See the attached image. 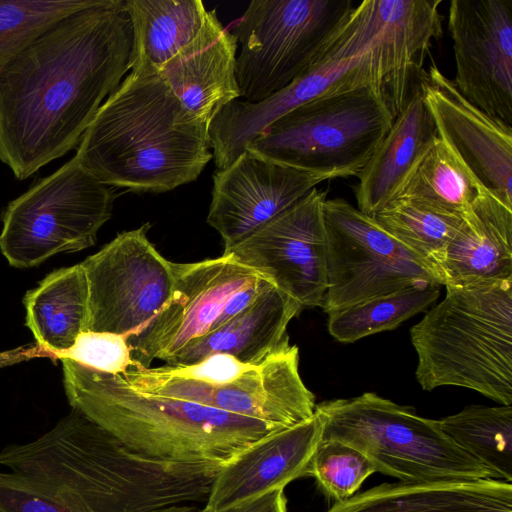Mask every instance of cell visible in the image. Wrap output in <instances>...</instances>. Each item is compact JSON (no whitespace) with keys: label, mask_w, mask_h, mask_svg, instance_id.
<instances>
[{"label":"cell","mask_w":512,"mask_h":512,"mask_svg":"<svg viewBox=\"0 0 512 512\" xmlns=\"http://www.w3.org/2000/svg\"><path fill=\"white\" fill-rule=\"evenodd\" d=\"M410 339L423 390L457 386L512 404V279L446 286Z\"/></svg>","instance_id":"obj_4"},{"label":"cell","mask_w":512,"mask_h":512,"mask_svg":"<svg viewBox=\"0 0 512 512\" xmlns=\"http://www.w3.org/2000/svg\"><path fill=\"white\" fill-rule=\"evenodd\" d=\"M485 190L468 167L439 138L398 197L463 216Z\"/></svg>","instance_id":"obj_28"},{"label":"cell","mask_w":512,"mask_h":512,"mask_svg":"<svg viewBox=\"0 0 512 512\" xmlns=\"http://www.w3.org/2000/svg\"><path fill=\"white\" fill-rule=\"evenodd\" d=\"M441 3V0L361 1L319 61L351 59L368 51L374 90L394 120L420 88L425 58L433 40L442 35Z\"/></svg>","instance_id":"obj_9"},{"label":"cell","mask_w":512,"mask_h":512,"mask_svg":"<svg viewBox=\"0 0 512 512\" xmlns=\"http://www.w3.org/2000/svg\"><path fill=\"white\" fill-rule=\"evenodd\" d=\"M393 121L384 100L372 87L343 89L285 113L245 149L331 179L358 176Z\"/></svg>","instance_id":"obj_6"},{"label":"cell","mask_w":512,"mask_h":512,"mask_svg":"<svg viewBox=\"0 0 512 512\" xmlns=\"http://www.w3.org/2000/svg\"><path fill=\"white\" fill-rule=\"evenodd\" d=\"M0 512H69L49 491L31 478L0 472Z\"/></svg>","instance_id":"obj_34"},{"label":"cell","mask_w":512,"mask_h":512,"mask_svg":"<svg viewBox=\"0 0 512 512\" xmlns=\"http://www.w3.org/2000/svg\"><path fill=\"white\" fill-rule=\"evenodd\" d=\"M124 9L133 32L132 67L156 71L193 40L207 12L200 0H125Z\"/></svg>","instance_id":"obj_26"},{"label":"cell","mask_w":512,"mask_h":512,"mask_svg":"<svg viewBox=\"0 0 512 512\" xmlns=\"http://www.w3.org/2000/svg\"><path fill=\"white\" fill-rule=\"evenodd\" d=\"M128 336L108 332H82L69 349L49 354L67 358L83 366L122 375L129 368H140L130 356Z\"/></svg>","instance_id":"obj_33"},{"label":"cell","mask_w":512,"mask_h":512,"mask_svg":"<svg viewBox=\"0 0 512 512\" xmlns=\"http://www.w3.org/2000/svg\"><path fill=\"white\" fill-rule=\"evenodd\" d=\"M353 0H254L234 27L241 97L260 102L309 71L355 7Z\"/></svg>","instance_id":"obj_7"},{"label":"cell","mask_w":512,"mask_h":512,"mask_svg":"<svg viewBox=\"0 0 512 512\" xmlns=\"http://www.w3.org/2000/svg\"><path fill=\"white\" fill-rule=\"evenodd\" d=\"M326 512H512V484L498 479L383 483Z\"/></svg>","instance_id":"obj_24"},{"label":"cell","mask_w":512,"mask_h":512,"mask_svg":"<svg viewBox=\"0 0 512 512\" xmlns=\"http://www.w3.org/2000/svg\"><path fill=\"white\" fill-rule=\"evenodd\" d=\"M374 464L357 449L336 440L319 442L312 457L309 477L336 502L353 496L371 474Z\"/></svg>","instance_id":"obj_32"},{"label":"cell","mask_w":512,"mask_h":512,"mask_svg":"<svg viewBox=\"0 0 512 512\" xmlns=\"http://www.w3.org/2000/svg\"><path fill=\"white\" fill-rule=\"evenodd\" d=\"M114 187L96 179L74 156L12 200L2 214L0 249L17 268L94 245L111 218Z\"/></svg>","instance_id":"obj_8"},{"label":"cell","mask_w":512,"mask_h":512,"mask_svg":"<svg viewBox=\"0 0 512 512\" xmlns=\"http://www.w3.org/2000/svg\"><path fill=\"white\" fill-rule=\"evenodd\" d=\"M373 86L371 56L345 60H322L282 90L260 102L234 100L209 126L210 146L217 169L230 165L272 122L319 96L335 91Z\"/></svg>","instance_id":"obj_18"},{"label":"cell","mask_w":512,"mask_h":512,"mask_svg":"<svg viewBox=\"0 0 512 512\" xmlns=\"http://www.w3.org/2000/svg\"><path fill=\"white\" fill-rule=\"evenodd\" d=\"M420 89L439 138L487 191L512 208V126L470 103L436 65L423 73Z\"/></svg>","instance_id":"obj_17"},{"label":"cell","mask_w":512,"mask_h":512,"mask_svg":"<svg viewBox=\"0 0 512 512\" xmlns=\"http://www.w3.org/2000/svg\"><path fill=\"white\" fill-rule=\"evenodd\" d=\"M438 139L435 122L419 88L358 174L354 188L357 208L373 216L396 199Z\"/></svg>","instance_id":"obj_22"},{"label":"cell","mask_w":512,"mask_h":512,"mask_svg":"<svg viewBox=\"0 0 512 512\" xmlns=\"http://www.w3.org/2000/svg\"><path fill=\"white\" fill-rule=\"evenodd\" d=\"M321 438L322 423L315 413L255 441L220 468L204 509L230 508L309 477L310 463Z\"/></svg>","instance_id":"obj_19"},{"label":"cell","mask_w":512,"mask_h":512,"mask_svg":"<svg viewBox=\"0 0 512 512\" xmlns=\"http://www.w3.org/2000/svg\"><path fill=\"white\" fill-rule=\"evenodd\" d=\"M448 27L455 87L481 111L512 126V0H452Z\"/></svg>","instance_id":"obj_15"},{"label":"cell","mask_w":512,"mask_h":512,"mask_svg":"<svg viewBox=\"0 0 512 512\" xmlns=\"http://www.w3.org/2000/svg\"><path fill=\"white\" fill-rule=\"evenodd\" d=\"M439 288L433 283L414 285L335 310L328 313V331L337 341L352 343L395 329L432 304L439 297Z\"/></svg>","instance_id":"obj_29"},{"label":"cell","mask_w":512,"mask_h":512,"mask_svg":"<svg viewBox=\"0 0 512 512\" xmlns=\"http://www.w3.org/2000/svg\"><path fill=\"white\" fill-rule=\"evenodd\" d=\"M113 0H0V74L9 62L52 24L77 11Z\"/></svg>","instance_id":"obj_31"},{"label":"cell","mask_w":512,"mask_h":512,"mask_svg":"<svg viewBox=\"0 0 512 512\" xmlns=\"http://www.w3.org/2000/svg\"><path fill=\"white\" fill-rule=\"evenodd\" d=\"M330 179L245 149L215 171L207 223L220 234L227 251Z\"/></svg>","instance_id":"obj_16"},{"label":"cell","mask_w":512,"mask_h":512,"mask_svg":"<svg viewBox=\"0 0 512 512\" xmlns=\"http://www.w3.org/2000/svg\"><path fill=\"white\" fill-rule=\"evenodd\" d=\"M124 0L69 14L0 74V161L24 180L72 149L131 70Z\"/></svg>","instance_id":"obj_1"},{"label":"cell","mask_w":512,"mask_h":512,"mask_svg":"<svg viewBox=\"0 0 512 512\" xmlns=\"http://www.w3.org/2000/svg\"><path fill=\"white\" fill-rule=\"evenodd\" d=\"M302 309L272 286L242 312L189 343L165 364L191 365L214 354H227L242 363L259 365L289 339L287 326Z\"/></svg>","instance_id":"obj_23"},{"label":"cell","mask_w":512,"mask_h":512,"mask_svg":"<svg viewBox=\"0 0 512 512\" xmlns=\"http://www.w3.org/2000/svg\"><path fill=\"white\" fill-rule=\"evenodd\" d=\"M237 48L235 36L213 9L206 12L193 40L158 70L183 108L207 126L241 97L235 73Z\"/></svg>","instance_id":"obj_20"},{"label":"cell","mask_w":512,"mask_h":512,"mask_svg":"<svg viewBox=\"0 0 512 512\" xmlns=\"http://www.w3.org/2000/svg\"><path fill=\"white\" fill-rule=\"evenodd\" d=\"M174 284L167 304L128 338L132 360L150 367L168 362L192 341L227 322L226 310L242 289L264 278L232 254L193 263L172 262Z\"/></svg>","instance_id":"obj_12"},{"label":"cell","mask_w":512,"mask_h":512,"mask_svg":"<svg viewBox=\"0 0 512 512\" xmlns=\"http://www.w3.org/2000/svg\"><path fill=\"white\" fill-rule=\"evenodd\" d=\"M23 303L26 325L37 341L39 355L67 350L88 331L89 289L81 264L47 275L26 293Z\"/></svg>","instance_id":"obj_25"},{"label":"cell","mask_w":512,"mask_h":512,"mask_svg":"<svg viewBox=\"0 0 512 512\" xmlns=\"http://www.w3.org/2000/svg\"><path fill=\"white\" fill-rule=\"evenodd\" d=\"M150 226L144 223L119 233L80 263L89 289L88 331L130 337L169 301L172 262L149 241Z\"/></svg>","instance_id":"obj_11"},{"label":"cell","mask_w":512,"mask_h":512,"mask_svg":"<svg viewBox=\"0 0 512 512\" xmlns=\"http://www.w3.org/2000/svg\"><path fill=\"white\" fill-rule=\"evenodd\" d=\"M125 379L141 393L190 401L282 428L315 414L314 394L299 373L298 347L289 339L261 364L212 388L149 379L133 372Z\"/></svg>","instance_id":"obj_14"},{"label":"cell","mask_w":512,"mask_h":512,"mask_svg":"<svg viewBox=\"0 0 512 512\" xmlns=\"http://www.w3.org/2000/svg\"><path fill=\"white\" fill-rule=\"evenodd\" d=\"M61 361L71 407L130 449L154 459L223 466L255 441L283 429L194 402L141 393L120 374Z\"/></svg>","instance_id":"obj_3"},{"label":"cell","mask_w":512,"mask_h":512,"mask_svg":"<svg viewBox=\"0 0 512 512\" xmlns=\"http://www.w3.org/2000/svg\"><path fill=\"white\" fill-rule=\"evenodd\" d=\"M372 217L427 263L435 275V263L463 219L461 215L403 197L394 199Z\"/></svg>","instance_id":"obj_30"},{"label":"cell","mask_w":512,"mask_h":512,"mask_svg":"<svg viewBox=\"0 0 512 512\" xmlns=\"http://www.w3.org/2000/svg\"><path fill=\"white\" fill-rule=\"evenodd\" d=\"M171 512H287V500L284 489H277L219 511L182 505Z\"/></svg>","instance_id":"obj_35"},{"label":"cell","mask_w":512,"mask_h":512,"mask_svg":"<svg viewBox=\"0 0 512 512\" xmlns=\"http://www.w3.org/2000/svg\"><path fill=\"white\" fill-rule=\"evenodd\" d=\"M325 313L414 285L440 283L420 257L372 216L341 198L326 199Z\"/></svg>","instance_id":"obj_10"},{"label":"cell","mask_w":512,"mask_h":512,"mask_svg":"<svg viewBox=\"0 0 512 512\" xmlns=\"http://www.w3.org/2000/svg\"><path fill=\"white\" fill-rule=\"evenodd\" d=\"M326 196L315 187L223 254H232L303 308L322 307L327 288Z\"/></svg>","instance_id":"obj_13"},{"label":"cell","mask_w":512,"mask_h":512,"mask_svg":"<svg viewBox=\"0 0 512 512\" xmlns=\"http://www.w3.org/2000/svg\"><path fill=\"white\" fill-rule=\"evenodd\" d=\"M75 157L106 185L162 193L195 181L213 153L209 126L183 108L158 71L141 65L102 103Z\"/></svg>","instance_id":"obj_2"},{"label":"cell","mask_w":512,"mask_h":512,"mask_svg":"<svg viewBox=\"0 0 512 512\" xmlns=\"http://www.w3.org/2000/svg\"><path fill=\"white\" fill-rule=\"evenodd\" d=\"M437 423L458 447L489 469L495 479L511 483V405H470Z\"/></svg>","instance_id":"obj_27"},{"label":"cell","mask_w":512,"mask_h":512,"mask_svg":"<svg viewBox=\"0 0 512 512\" xmlns=\"http://www.w3.org/2000/svg\"><path fill=\"white\" fill-rule=\"evenodd\" d=\"M435 272L445 287L512 279V208L485 190L463 214Z\"/></svg>","instance_id":"obj_21"},{"label":"cell","mask_w":512,"mask_h":512,"mask_svg":"<svg viewBox=\"0 0 512 512\" xmlns=\"http://www.w3.org/2000/svg\"><path fill=\"white\" fill-rule=\"evenodd\" d=\"M315 413L322 423V440L357 449L377 472L400 482L495 479L440 429L437 420L375 393L324 401L316 404Z\"/></svg>","instance_id":"obj_5"}]
</instances>
